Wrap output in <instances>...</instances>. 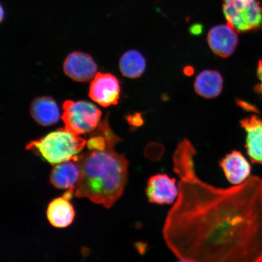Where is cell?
I'll return each instance as SVG.
<instances>
[{
  "label": "cell",
  "instance_id": "1",
  "mask_svg": "<svg viewBox=\"0 0 262 262\" xmlns=\"http://www.w3.org/2000/svg\"><path fill=\"white\" fill-rule=\"evenodd\" d=\"M195 155L185 139L172 156L179 195L163 226L166 245L185 261L262 262V179L215 187L196 176Z\"/></svg>",
  "mask_w": 262,
  "mask_h": 262
},
{
  "label": "cell",
  "instance_id": "2",
  "mask_svg": "<svg viewBox=\"0 0 262 262\" xmlns=\"http://www.w3.org/2000/svg\"><path fill=\"white\" fill-rule=\"evenodd\" d=\"M91 134L88 151L74 159L81 170L74 195L110 208L123 194L128 178L129 162L125 156L115 150V146L122 140L111 129L107 116Z\"/></svg>",
  "mask_w": 262,
  "mask_h": 262
},
{
  "label": "cell",
  "instance_id": "3",
  "mask_svg": "<svg viewBox=\"0 0 262 262\" xmlns=\"http://www.w3.org/2000/svg\"><path fill=\"white\" fill-rule=\"evenodd\" d=\"M87 144L86 140L66 128L49 133L26 146L34 150L52 165L73 160Z\"/></svg>",
  "mask_w": 262,
  "mask_h": 262
},
{
  "label": "cell",
  "instance_id": "4",
  "mask_svg": "<svg viewBox=\"0 0 262 262\" xmlns=\"http://www.w3.org/2000/svg\"><path fill=\"white\" fill-rule=\"evenodd\" d=\"M63 110L65 128L75 135L92 133L101 123V111L88 101H66Z\"/></svg>",
  "mask_w": 262,
  "mask_h": 262
},
{
  "label": "cell",
  "instance_id": "5",
  "mask_svg": "<svg viewBox=\"0 0 262 262\" xmlns=\"http://www.w3.org/2000/svg\"><path fill=\"white\" fill-rule=\"evenodd\" d=\"M223 11L235 31L245 32L262 26V8L257 0H223Z\"/></svg>",
  "mask_w": 262,
  "mask_h": 262
},
{
  "label": "cell",
  "instance_id": "6",
  "mask_svg": "<svg viewBox=\"0 0 262 262\" xmlns=\"http://www.w3.org/2000/svg\"><path fill=\"white\" fill-rule=\"evenodd\" d=\"M146 194L150 204L170 205L176 202L179 195L176 179L166 173H157L147 182Z\"/></svg>",
  "mask_w": 262,
  "mask_h": 262
},
{
  "label": "cell",
  "instance_id": "7",
  "mask_svg": "<svg viewBox=\"0 0 262 262\" xmlns=\"http://www.w3.org/2000/svg\"><path fill=\"white\" fill-rule=\"evenodd\" d=\"M119 81L113 75L97 73L91 84L89 96L100 106L115 105L120 97Z\"/></svg>",
  "mask_w": 262,
  "mask_h": 262
},
{
  "label": "cell",
  "instance_id": "8",
  "mask_svg": "<svg viewBox=\"0 0 262 262\" xmlns=\"http://www.w3.org/2000/svg\"><path fill=\"white\" fill-rule=\"evenodd\" d=\"M64 73L74 81L86 82L94 79L97 65L90 55L80 52L69 55L63 64Z\"/></svg>",
  "mask_w": 262,
  "mask_h": 262
},
{
  "label": "cell",
  "instance_id": "9",
  "mask_svg": "<svg viewBox=\"0 0 262 262\" xmlns=\"http://www.w3.org/2000/svg\"><path fill=\"white\" fill-rule=\"evenodd\" d=\"M238 39L236 31L231 26H216L209 31L208 42L214 53L222 58H227L236 49Z\"/></svg>",
  "mask_w": 262,
  "mask_h": 262
},
{
  "label": "cell",
  "instance_id": "10",
  "mask_svg": "<svg viewBox=\"0 0 262 262\" xmlns=\"http://www.w3.org/2000/svg\"><path fill=\"white\" fill-rule=\"evenodd\" d=\"M219 164L226 178L232 185H241L251 176L250 163L238 150L227 154Z\"/></svg>",
  "mask_w": 262,
  "mask_h": 262
},
{
  "label": "cell",
  "instance_id": "11",
  "mask_svg": "<svg viewBox=\"0 0 262 262\" xmlns=\"http://www.w3.org/2000/svg\"><path fill=\"white\" fill-rule=\"evenodd\" d=\"M241 124L247 133V155L252 162L262 165V120L253 116L242 119Z\"/></svg>",
  "mask_w": 262,
  "mask_h": 262
},
{
  "label": "cell",
  "instance_id": "12",
  "mask_svg": "<svg viewBox=\"0 0 262 262\" xmlns=\"http://www.w3.org/2000/svg\"><path fill=\"white\" fill-rule=\"evenodd\" d=\"M81 175L79 164L75 159L54 165L51 173L50 182L60 189L74 191Z\"/></svg>",
  "mask_w": 262,
  "mask_h": 262
},
{
  "label": "cell",
  "instance_id": "13",
  "mask_svg": "<svg viewBox=\"0 0 262 262\" xmlns=\"http://www.w3.org/2000/svg\"><path fill=\"white\" fill-rule=\"evenodd\" d=\"M73 196L67 192L63 196L54 200L49 205L47 210L48 219L53 227L66 228L74 221L75 211L73 206L70 202V200Z\"/></svg>",
  "mask_w": 262,
  "mask_h": 262
},
{
  "label": "cell",
  "instance_id": "14",
  "mask_svg": "<svg viewBox=\"0 0 262 262\" xmlns=\"http://www.w3.org/2000/svg\"><path fill=\"white\" fill-rule=\"evenodd\" d=\"M31 114L36 122L48 126L60 120V110L55 100L49 97L35 98L31 106Z\"/></svg>",
  "mask_w": 262,
  "mask_h": 262
},
{
  "label": "cell",
  "instance_id": "15",
  "mask_svg": "<svg viewBox=\"0 0 262 262\" xmlns=\"http://www.w3.org/2000/svg\"><path fill=\"white\" fill-rule=\"evenodd\" d=\"M224 80L217 71L206 70L196 77L194 89L199 96L206 98H213L220 95Z\"/></svg>",
  "mask_w": 262,
  "mask_h": 262
},
{
  "label": "cell",
  "instance_id": "16",
  "mask_svg": "<svg viewBox=\"0 0 262 262\" xmlns=\"http://www.w3.org/2000/svg\"><path fill=\"white\" fill-rule=\"evenodd\" d=\"M120 70L124 77L139 78L146 68V60L139 51L131 50L126 52L120 60Z\"/></svg>",
  "mask_w": 262,
  "mask_h": 262
},
{
  "label": "cell",
  "instance_id": "17",
  "mask_svg": "<svg viewBox=\"0 0 262 262\" xmlns=\"http://www.w3.org/2000/svg\"><path fill=\"white\" fill-rule=\"evenodd\" d=\"M129 122L134 126H140L142 125L143 120L140 114H136L129 117Z\"/></svg>",
  "mask_w": 262,
  "mask_h": 262
},
{
  "label": "cell",
  "instance_id": "18",
  "mask_svg": "<svg viewBox=\"0 0 262 262\" xmlns=\"http://www.w3.org/2000/svg\"><path fill=\"white\" fill-rule=\"evenodd\" d=\"M257 75L258 78L261 81V91L262 93V60L259 61L258 65L257 68Z\"/></svg>",
  "mask_w": 262,
  "mask_h": 262
},
{
  "label": "cell",
  "instance_id": "19",
  "mask_svg": "<svg viewBox=\"0 0 262 262\" xmlns=\"http://www.w3.org/2000/svg\"><path fill=\"white\" fill-rule=\"evenodd\" d=\"M191 31L192 34H201V32L202 31V28H201V26L200 25L198 26H193V28H191Z\"/></svg>",
  "mask_w": 262,
  "mask_h": 262
},
{
  "label": "cell",
  "instance_id": "20",
  "mask_svg": "<svg viewBox=\"0 0 262 262\" xmlns=\"http://www.w3.org/2000/svg\"><path fill=\"white\" fill-rule=\"evenodd\" d=\"M1 12H2V15H1V16H2V20L3 19V8L2 7L1 8Z\"/></svg>",
  "mask_w": 262,
  "mask_h": 262
}]
</instances>
